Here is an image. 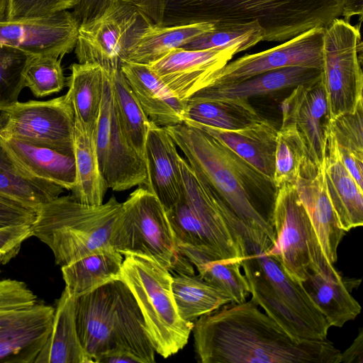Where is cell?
Segmentation results:
<instances>
[{
    "label": "cell",
    "instance_id": "2",
    "mask_svg": "<svg viewBox=\"0 0 363 363\" xmlns=\"http://www.w3.org/2000/svg\"><path fill=\"white\" fill-rule=\"evenodd\" d=\"M200 182L249 228L275 243L272 215L277 187L223 143L184 123L164 127Z\"/></svg>",
    "mask_w": 363,
    "mask_h": 363
},
{
    "label": "cell",
    "instance_id": "7",
    "mask_svg": "<svg viewBox=\"0 0 363 363\" xmlns=\"http://www.w3.org/2000/svg\"><path fill=\"white\" fill-rule=\"evenodd\" d=\"M120 279L130 289L155 350L167 358L186 345L194 323L184 320L174 301L172 273L152 259L124 257Z\"/></svg>",
    "mask_w": 363,
    "mask_h": 363
},
{
    "label": "cell",
    "instance_id": "5",
    "mask_svg": "<svg viewBox=\"0 0 363 363\" xmlns=\"http://www.w3.org/2000/svg\"><path fill=\"white\" fill-rule=\"evenodd\" d=\"M75 318L81 344L93 363L114 349L128 350L143 363L155 362L140 308L121 279L76 298Z\"/></svg>",
    "mask_w": 363,
    "mask_h": 363
},
{
    "label": "cell",
    "instance_id": "15",
    "mask_svg": "<svg viewBox=\"0 0 363 363\" xmlns=\"http://www.w3.org/2000/svg\"><path fill=\"white\" fill-rule=\"evenodd\" d=\"M324 28H313L276 47L245 55L228 62L213 74L208 85L238 82L264 72L288 67L321 69Z\"/></svg>",
    "mask_w": 363,
    "mask_h": 363
},
{
    "label": "cell",
    "instance_id": "46",
    "mask_svg": "<svg viewBox=\"0 0 363 363\" xmlns=\"http://www.w3.org/2000/svg\"><path fill=\"white\" fill-rule=\"evenodd\" d=\"M36 216V211L0 195V228L11 225H31Z\"/></svg>",
    "mask_w": 363,
    "mask_h": 363
},
{
    "label": "cell",
    "instance_id": "6",
    "mask_svg": "<svg viewBox=\"0 0 363 363\" xmlns=\"http://www.w3.org/2000/svg\"><path fill=\"white\" fill-rule=\"evenodd\" d=\"M121 206L113 196L99 206L59 196L39 208L31 224L33 236L52 250L57 264L67 265L97 249L108 246Z\"/></svg>",
    "mask_w": 363,
    "mask_h": 363
},
{
    "label": "cell",
    "instance_id": "48",
    "mask_svg": "<svg viewBox=\"0 0 363 363\" xmlns=\"http://www.w3.org/2000/svg\"><path fill=\"white\" fill-rule=\"evenodd\" d=\"M147 16L156 25L161 26L167 0H121Z\"/></svg>",
    "mask_w": 363,
    "mask_h": 363
},
{
    "label": "cell",
    "instance_id": "22",
    "mask_svg": "<svg viewBox=\"0 0 363 363\" xmlns=\"http://www.w3.org/2000/svg\"><path fill=\"white\" fill-rule=\"evenodd\" d=\"M321 69L288 67L264 72L238 82L211 84L193 94L186 104L223 99L249 100L320 79Z\"/></svg>",
    "mask_w": 363,
    "mask_h": 363
},
{
    "label": "cell",
    "instance_id": "8",
    "mask_svg": "<svg viewBox=\"0 0 363 363\" xmlns=\"http://www.w3.org/2000/svg\"><path fill=\"white\" fill-rule=\"evenodd\" d=\"M109 245L123 257L152 259L172 274H194L193 264L177 247L163 206L145 186H139L121 203Z\"/></svg>",
    "mask_w": 363,
    "mask_h": 363
},
{
    "label": "cell",
    "instance_id": "21",
    "mask_svg": "<svg viewBox=\"0 0 363 363\" xmlns=\"http://www.w3.org/2000/svg\"><path fill=\"white\" fill-rule=\"evenodd\" d=\"M323 168L328 196L340 228L345 232L363 225V189L343 164L335 138L324 126Z\"/></svg>",
    "mask_w": 363,
    "mask_h": 363
},
{
    "label": "cell",
    "instance_id": "14",
    "mask_svg": "<svg viewBox=\"0 0 363 363\" xmlns=\"http://www.w3.org/2000/svg\"><path fill=\"white\" fill-rule=\"evenodd\" d=\"M96 147L99 169L108 189L123 191L135 186L147 187L148 176L145 158L132 147L123 134L107 73L97 123Z\"/></svg>",
    "mask_w": 363,
    "mask_h": 363
},
{
    "label": "cell",
    "instance_id": "51",
    "mask_svg": "<svg viewBox=\"0 0 363 363\" xmlns=\"http://www.w3.org/2000/svg\"><path fill=\"white\" fill-rule=\"evenodd\" d=\"M363 13V0H342L341 16L346 22L350 23V18L354 16H359V26H360Z\"/></svg>",
    "mask_w": 363,
    "mask_h": 363
},
{
    "label": "cell",
    "instance_id": "31",
    "mask_svg": "<svg viewBox=\"0 0 363 363\" xmlns=\"http://www.w3.org/2000/svg\"><path fill=\"white\" fill-rule=\"evenodd\" d=\"M96 137V130L86 129L74 118L76 183L72 196L78 202L89 206L103 204L108 189L99 169Z\"/></svg>",
    "mask_w": 363,
    "mask_h": 363
},
{
    "label": "cell",
    "instance_id": "50",
    "mask_svg": "<svg viewBox=\"0 0 363 363\" xmlns=\"http://www.w3.org/2000/svg\"><path fill=\"white\" fill-rule=\"evenodd\" d=\"M363 362V330L359 328L358 335L352 345L340 354V363Z\"/></svg>",
    "mask_w": 363,
    "mask_h": 363
},
{
    "label": "cell",
    "instance_id": "39",
    "mask_svg": "<svg viewBox=\"0 0 363 363\" xmlns=\"http://www.w3.org/2000/svg\"><path fill=\"white\" fill-rule=\"evenodd\" d=\"M310 160L296 127L290 124L281 125L277 136L273 177L277 189L284 184H295L302 168Z\"/></svg>",
    "mask_w": 363,
    "mask_h": 363
},
{
    "label": "cell",
    "instance_id": "9",
    "mask_svg": "<svg viewBox=\"0 0 363 363\" xmlns=\"http://www.w3.org/2000/svg\"><path fill=\"white\" fill-rule=\"evenodd\" d=\"M275 243L267 254L291 279L303 282L311 272H339L325 257L295 184L277 189L272 215Z\"/></svg>",
    "mask_w": 363,
    "mask_h": 363
},
{
    "label": "cell",
    "instance_id": "41",
    "mask_svg": "<svg viewBox=\"0 0 363 363\" xmlns=\"http://www.w3.org/2000/svg\"><path fill=\"white\" fill-rule=\"evenodd\" d=\"M199 275L206 282L225 291L232 303H240L250 295L248 281L241 272V262L213 260L196 267Z\"/></svg>",
    "mask_w": 363,
    "mask_h": 363
},
{
    "label": "cell",
    "instance_id": "4",
    "mask_svg": "<svg viewBox=\"0 0 363 363\" xmlns=\"http://www.w3.org/2000/svg\"><path fill=\"white\" fill-rule=\"evenodd\" d=\"M182 192L164 210L177 247L190 262L206 259L238 261L247 255L246 242L258 230L246 226L198 179L180 157Z\"/></svg>",
    "mask_w": 363,
    "mask_h": 363
},
{
    "label": "cell",
    "instance_id": "42",
    "mask_svg": "<svg viewBox=\"0 0 363 363\" xmlns=\"http://www.w3.org/2000/svg\"><path fill=\"white\" fill-rule=\"evenodd\" d=\"M62 58L52 55H30L23 74L25 87L38 98L60 91L67 85Z\"/></svg>",
    "mask_w": 363,
    "mask_h": 363
},
{
    "label": "cell",
    "instance_id": "33",
    "mask_svg": "<svg viewBox=\"0 0 363 363\" xmlns=\"http://www.w3.org/2000/svg\"><path fill=\"white\" fill-rule=\"evenodd\" d=\"M213 28L214 25L206 23L171 26L152 23L133 44L126 62L150 65L172 50L182 48L197 36Z\"/></svg>",
    "mask_w": 363,
    "mask_h": 363
},
{
    "label": "cell",
    "instance_id": "24",
    "mask_svg": "<svg viewBox=\"0 0 363 363\" xmlns=\"http://www.w3.org/2000/svg\"><path fill=\"white\" fill-rule=\"evenodd\" d=\"M183 123L214 137L259 172L273 179L278 129L271 121L264 118L237 130H223L189 121Z\"/></svg>",
    "mask_w": 363,
    "mask_h": 363
},
{
    "label": "cell",
    "instance_id": "37",
    "mask_svg": "<svg viewBox=\"0 0 363 363\" xmlns=\"http://www.w3.org/2000/svg\"><path fill=\"white\" fill-rule=\"evenodd\" d=\"M332 132L340 158L357 184H363V100L352 111L326 120Z\"/></svg>",
    "mask_w": 363,
    "mask_h": 363
},
{
    "label": "cell",
    "instance_id": "27",
    "mask_svg": "<svg viewBox=\"0 0 363 363\" xmlns=\"http://www.w3.org/2000/svg\"><path fill=\"white\" fill-rule=\"evenodd\" d=\"M241 268L250 285L251 298L291 337L301 342L327 339L277 295L250 254L242 260Z\"/></svg>",
    "mask_w": 363,
    "mask_h": 363
},
{
    "label": "cell",
    "instance_id": "16",
    "mask_svg": "<svg viewBox=\"0 0 363 363\" xmlns=\"http://www.w3.org/2000/svg\"><path fill=\"white\" fill-rule=\"evenodd\" d=\"M79 24L72 12L45 17L0 19V44L30 55L62 58L75 48Z\"/></svg>",
    "mask_w": 363,
    "mask_h": 363
},
{
    "label": "cell",
    "instance_id": "3",
    "mask_svg": "<svg viewBox=\"0 0 363 363\" xmlns=\"http://www.w3.org/2000/svg\"><path fill=\"white\" fill-rule=\"evenodd\" d=\"M342 0H167L162 26L257 22L263 40L284 42L341 16Z\"/></svg>",
    "mask_w": 363,
    "mask_h": 363
},
{
    "label": "cell",
    "instance_id": "52",
    "mask_svg": "<svg viewBox=\"0 0 363 363\" xmlns=\"http://www.w3.org/2000/svg\"><path fill=\"white\" fill-rule=\"evenodd\" d=\"M9 0H0V19L7 16Z\"/></svg>",
    "mask_w": 363,
    "mask_h": 363
},
{
    "label": "cell",
    "instance_id": "43",
    "mask_svg": "<svg viewBox=\"0 0 363 363\" xmlns=\"http://www.w3.org/2000/svg\"><path fill=\"white\" fill-rule=\"evenodd\" d=\"M30 55L0 44V112L18 101L25 87L23 74Z\"/></svg>",
    "mask_w": 363,
    "mask_h": 363
},
{
    "label": "cell",
    "instance_id": "45",
    "mask_svg": "<svg viewBox=\"0 0 363 363\" xmlns=\"http://www.w3.org/2000/svg\"><path fill=\"white\" fill-rule=\"evenodd\" d=\"M33 236L30 224L0 228V264L8 263L18 253L23 242Z\"/></svg>",
    "mask_w": 363,
    "mask_h": 363
},
{
    "label": "cell",
    "instance_id": "13",
    "mask_svg": "<svg viewBox=\"0 0 363 363\" xmlns=\"http://www.w3.org/2000/svg\"><path fill=\"white\" fill-rule=\"evenodd\" d=\"M74 115L65 95L17 101L1 111L0 136L74 155Z\"/></svg>",
    "mask_w": 363,
    "mask_h": 363
},
{
    "label": "cell",
    "instance_id": "17",
    "mask_svg": "<svg viewBox=\"0 0 363 363\" xmlns=\"http://www.w3.org/2000/svg\"><path fill=\"white\" fill-rule=\"evenodd\" d=\"M238 47L224 49L177 48L148 65L180 100L186 101L208 86L213 74L240 52Z\"/></svg>",
    "mask_w": 363,
    "mask_h": 363
},
{
    "label": "cell",
    "instance_id": "11",
    "mask_svg": "<svg viewBox=\"0 0 363 363\" xmlns=\"http://www.w3.org/2000/svg\"><path fill=\"white\" fill-rule=\"evenodd\" d=\"M321 80L327 120L350 111L363 100L362 41L359 28L337 18L324 28Z\"/></svg>",
    "mask_w": 363,
    "mask_h": 363
},
{
    "label": "cell",
    "instance_id": "18",
    "mask_svg": "<svg viewBox=\"0 0 363 363\" xmlns=\"http://www.w3.org/2000/svg\"><path fill=\"white\" fill-rule=\"evenodd\" d=\"M281 125H294L308 151L310 159L323 165L327 120V101L320 79L292 89L281 104Z\"/></svg>",
    "mask_w": 363,
    "mask_h": 363
},
{
    "label": "cell",
    "instance_id": "44",
    "mask_svg": "<svg viewBox=\"0 0 363 363\" xmlns=\"http://www.w3.org/2000/svg\"><path fill=\"white\" fill-rule=\"evenodd\" d=\"M80 0H9L6 18L45 17L74 9Z\"/></svg>",
    "mask_w": 363,
    "mask_h": 363
},
{
    "label": "cell",
    "instance_id": "29",
    "mask_svg": "<svg viewBox=\"0 0 363 363\" xmlns=\"http://www.w3.org/2000/svg\"><path fill=\"white\" fill-rule=\"evenodd\" d=\"M267 252L255 249L249 252L256 266L269 281L277 295L294 311L313 327L324 338L330 328L325 318L305 290L284 271Z\"/></svg>",
    "mask_w": 363,
    "mask_h": 363
},
{
    "label": "cell",
    "instance_id": "10",
    "mask_svg": "<svg viewBox=\"0 0 363 363\" xmlns=\"http://www.w3.org/2000/svg\"><path fill=\"white\" fill-rule=\"evenodd\" d=\"M55 308L21 281H0V362L34 363L52 326Z\"/></svg>",
    "mask_w": 363,
    "mask_h": 363
},
{
    "label": "cell",
    "instance_id": "35",
    "mask_svg": "<svg viewBox=\"0 0 363 363\" xmlns=\"http://www.w3.org/2000/svg\"><path fill=\"white\" fill-rule=\"evenodd\" d=\"M172 289L179 316L194 323L200 316L232 303L223 290L210 284L199 274L172 273Z\"/></svg>",
    "mask_w": 363,
    "mask_h": 363
},
{
    "label": "cell",
    "instance_id": "47",
    "mask_svg": "<svg viewBox=\"0 0 363 363\" xmlns=\"http://www.w3.org/2000/svg\"><path fill=\"white\" fill-rule=\"evenodd\" d=\"M114 1L116 0H80L72 13L80 25L96 18Z\"/></svg>",
    "mask_w": 363,
    "mask_h": 363
},
{
    "label": "cell",
    "instance_id": "12",
    "mask_svg": "<svg viewBox=\"0 0 363 363\" xmlns=\"http://www.w3.org/2000/svg\"><path fill=\"white\" fill-rule=\"evenodd\" d=\"M153 23L135 6L116 0L79 26L74 52L79 63L99 65L106 73L120 70L140 35Z\"/></svg>",
    "mask_w": 363,
    "mask_h": 363
},
{
    "label": "cell",
    "instance_id": "28",
    "mask_svg": "<svg viewBox=\"0 0 363 363\" xmlns=\"http://www.w3.org/2000/svg\"><path fill=\"white\" fill-rule=\"evenodd\" d=\"M34 363H93L78 335L75 298L65 289L57 301L50 333Z\"/></svg>",
    "mask_w": 363,
    "mask_h": 363
},
{
    "label": "cell",
    "instance_id": "23",
    "mask_svg": "<svg viewBox=\"0 0 363 363\" xmlns=\"http://www.w3.org/2000/svg\"><path fill=\"white\" fill-rule=\"evenodd\" d=\"M121 71L151 122L162 127L183 123L186 104L173 94L148 65L125 62Z\"/></svg>",
    "mask_w": 363,
    "mask_h": 363
},
{
    "label": "cell",
    "instance_id": "32",
    "mask_svg": "<svg viewBox=\"0 0 363 363\" xmlns=\"http://www.w3.org/2000/svg\"><path fill=\"white\" fill-rule=\"evenodd\" d=\"M69 69L66 96L73 108L74 118L86 129L95 130L102 106L106 73L95 64L73 63Z\"/></svg>",
    "mask_w": 363,
    "mask_h": 363
},
{
    "label": "cell",
    "instance_id": "20",
    "mask_svg": "<svg viewBox=\"0 0 363 363\" xmlns=\"http://www.w3.org/2000/svg\"><path fill=\"white\" fill-rule=\"evenodd\" d=\"M180 156L177 145L164 127L151 122L145 143L148 186L164 210L174 204L182 192Z\"/></svg>",
    "mask_w": 363,
    "mask_h": 363
},
{
    "label": "cell",
    "instance_id": "26",
    "mask_svg": "<svg viewBox=\"0 0 363 363\" xmlns=\"http://www.w3.org/2000/svg\"><path fill=\"white\" fill-rule=\"evenodd\" d=\"M360 281L344 279L340 272H311L302 284L330 327L342 328L361 312L360 304L351 294Z\"/></svg>",
    "mask_w": 363,
    "mask_h": 363
},
{
    "label": "cell",
    "instance_id": "40",
    "mask_svg": "<svg viewBox=\"0 0 363 363\" xmlns=\"http://www.w3.org/2000/svg\"><path fill=\"white\" fill-rule=\"evenodd\" d=\"M263 30L257 22L214 26L182 47L187 50L224 49L238 47L240 52L263 40Z\"/></svg>",
    "mask_w": 363,
    "mask_h": 363
},
{
    "label": "cell",
    "instance_id": "25",
    "mask_svg": "<svg viewBox=\"0 0 363 363\" xmlns=\"http://www.w3.org/2000/svg\"><path fill=\"white\" fill-rule=\"evenodd\" d=\"M0 145L12 162L32 177L53 182L72 191L76 183L74 155L49 147L0 136Z\"/></svg>",
    "mask_w": 363,
    "mask_h": 363
},
{
    "label": "cell",
    "instance_id": "1",
    "mask_svg": "<svg viewBox=\"0 0 363 363\" xmlns=\"http://www.w3.org/2000/svg\"><path fill=\"white\" fill-rule=\"evenodd\" d=\"M201 363H340L341 352L325 339L297 341L252 298L200 316L192 328Z\"/></svg>",
    "mask_w": 363,
    "mask_h": 363
},
{
    "label": "cell",
    "instance_id": "19",
    "mask_svg": "<svg viewBox=\"0 0 363 363\" xmlns=\"http://www.w3.org/2000/svg\"><path fill=\"white\" fill-rule=\"evenodd\" d=\"M295 186L323 252L335 265L338 246L346 233L339 225L328 196L323 165L308 161L302 168Z\"/></svg>",
    "mask_w": 363,
    "mask_h": 363
},
{
    "label": "cell",
    "instance_id": "38",
    "mask_svg": "<svg viewBox=\"0 0 363 363\" xmlns=\"http://www.w3.org/2000/svg\"><path fill=\"white\" fill-rule=\"evenodd\" d=\"M108 75L123 134L132 147L144 157L145 143L151 121L145 115L121 69Z\"/></svg>",
    "mask_w": 363,
    "mask_h": 363
},
{
    "label": "cell",
    "instance_id": "34",
    "mask_svg": "<svg viewBox=\"0 0 363 363\" xmlns=\"http://www.w3.org/2000/svg\"><path fill=\"white\" fill-rule=\"evenodd\" d=\"M65 189L53 182L27 174L0 145V195L36 211L59 197Z\"/></svg>",
    "mask_w": 363,
    "mask_h": 363
},
{
    "label": "cell",
    "instance_id": "49",
    "mask_svg": "<svg viewBox=\"0 0 363 363\" xmlns=\"http://www.w3.org/2000/svg\"><path fill=\"white\" fill-rule=\"evenodd\" d=\"M94 363H143V360L123 349H114L94 359Z\"/></svg>",
    "mask_w": 363,
    "mask_h": 363
},
{
    "label": "cell",
    "instance_id": "36",
    "mask_svg": "<svg viewBox=\"0 0 363 363\" xmlns=\"http://www.w3.org/2000/svg\"><path fill=\"white\" fill-rule=\"evenodd\" d=\"M263 118L249 100L244 99L211 100L186 104L184 115V121L196 122L229 130L245 128Z\"/></svg>",
    "mask_w": 363,
    "mask_h": 363
},
{
    "label": "cell",
    "instance_id": "30",
    "mask_svg": "<svg viewBox=\"0 0 363 363\" xmlns=\"http://www.w3.org/2000/svg\"><path fill=\"white\" fill-rule=\"evenodd\" d=\"M123 256L111 245L61 267L65 289L75 298L120 278Z\"/></svg>",
    "mask_w": 363,
    "mask_h": 363
}]
</instances>
